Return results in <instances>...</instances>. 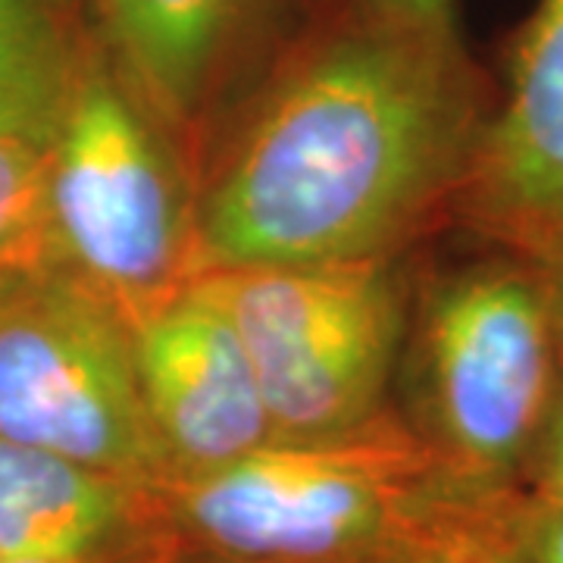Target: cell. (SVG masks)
Returning <instances> with one entry per match:
<instances>
[{"label":"cell","instance_id":"1","mask_svg":"<svg viewBox=\"0 0 563 563\" xmlns=\"http://www.w3.org/2000/svg\"><path fill=\"white\" fill-rule=\"evenodd\" d=\"M492 98L454 20L332 0L195 195V276L395 257L451 217Z\"/></svg>","mask_w":563,"mask_h":563},{"label":"cell","instance_id":"2","mask_svg":"<svg viewBox=\"0 0 563 563\" xmlns=\"http://www.w3.org/2000/svg\"><path fill=\"white\" fill-rule=\"evenodd\" d=\"M520 492L461 483L401 413L147 488L161 563H426L507 548Z\"/></svg>","mask_w":563,"mask_h":563},{"label":"cell","instance_id":"3","mask_svg":"<svg viewBox=\"0 0 563 563\" xmlns=\"http://www.w3.org/2000/svg\"><path fill=\"white\" fill-rule=\"evenodd\" d=\"M410 347V413L442 463L473 488L523 492L526 466L563 395L548 273L485 247L422 295Z\"/></svg>","mask_w":563,"mask_h":563},{"label":"cell","instance_id":"4","mask_svg":"<svg viewBox=\"0 0 563 563\" xmlns=\"http://www.w3.org/2000/svg\"><path fill=\"white\" fill-rule=\"evenodd\" d=\"M44 217L51 261L129 322L195 276V195L101 41L44 147Z\"/></svg>","mask_w":563,"mask_h":563},{"label":"cell","instance_id":"5","mask_svg":"<svg viewBox=\"0 0 563 563\" xmlns=\"http://www.w3.org/2000/svg\"><path fill=\"white\" fill-rule=\"evenodd\" d=\"M195 279L242 339L276 439H322L376 420L407 339L391 257L254 263Z\"/></svg>","mask_w":563,"mask_h":563},{"label":"cell","instance_id":"6","mask_svg":"<svg viewBox=\"0 0 563 563\" xmlns=\"http://www.w3.org/2000/svg\"><path fill=\"white\" fill-rule=\"evenodd\" d=\"M0 439L135 483L169 476L141 401L132 325L57 261L0 273Z\"/></svg>","mask_w":563,"mask_h":563},{"label":"cell","instance_id":"7","mask_svg":"<svg viewBox=\"0 0 563 563\" xmlns=\"http://www.w3.org/2000/svg\"><path fill=\"white\" fill-rule=\"evenodd\" d=\"M451 217L485 247L563 266V0H536L507 41Z\"/></svg>","mask_w":563,"mask_h":563},{"label":"cell","instance_id":"8","mask_svg":"<svg viewBox=\"0 0 563 563\" xmlns=\"http://www.w3.org/2000/svg\"><path fill=\"white\" fill-rule=\"evenodd\" d=\"M129 325L141 401L169 476L239 461L276 439L242 339L201 279L191 276Z\"/></svg>","mask_w":563,"mask_h":563},{"label":"cell","instance_id":"9","mask_svg":"<svg viewBox=\"0 0 563 563\" xmlns=\"http://www.w3.org/2000/svg\"><path fill=\"white\" fill-rule=\"evenodd\" d=\"M125 85L166 132H188L285 0H85Z\"/></svg>","mask_w":563,"mask_h":563},{"label":"cell","instance_id":"10","mask_svg":"<svg viewBox=\"0 0 563 563\" xmlns=\"http://www.w3.org/2000/svg\"><path fill=\"white\" fill-rule=\"evenodd\" d=\"M147 488L0 439V561L147 558Z\"/></svg>","mask_w":563,"mask_h":563},{"label":"cell","instance_id":"11","mask_svg":"<svg viewBox=\"0 0 563 563\" xmlns=\"http://www.w3.org/2000/svg\"><path fill=\"white\" fill-rule=\"evenodd\" d=\"M85 0H0V135L47 147L95 47Z\"/></svg>","mask_w":563,"mask_h":563},{"label":"cell","instance_id":"12","mask_svg":"<svg viewBox=\"0 0 563 563\" xmlns=\"http://www.w3.org/2000/svg\"><path fill=\"white\" fill-rule=\"evenodd\" d=\"M51 261L44 147L0 135V273Z\"/></svg>","mask_w":563,"mask_h":563},{"label":"cell","instance_id":"13","mask_svg":"<svg viewBox=\"0 0 563 563\" xmlns=\"http://www.w3.org/2000/svg\"><path fill=\"white\" fill-rule=\"evenodd\" d=\"M510 563H563V504L523 492L510 526Z\"/></svg>","mask_w":563,"mask_h":563},{"label":"cell","instance_id":"14","mask_svg":"<svg viewBox=\"0 0 563 563\" xmlns=\"http://www.w3.org/2000/svg\"><path fill=\"white\" fill-rule=\"evenodd\" d=\"M523 492L539 501L563 504V395L526 466Z\"/></svg>","mask_w":563,"mask_h":563},{"label":"cell","instance_id":"15","mask_svg":"<svg viewBox=\"0 0 563 563\" xmlns=\"http://www.w3.org/2000/svg\"><path fill=\"white\" fill-rule=\"evenodd\" d=\"M388 13L420 16V20H454V0H354Z\"/></svg>","mask_w":563,"mask_h":563},{"label":"cell","instance_id":"16","mask_svg":"<svg viewBox=\"0 0 563 563\" xmlns=\"http://www.w3.org/2000/svg\"><path fill=\"white\" fill-rule=\"evenodd\" d=\"M548 282H551L554 322H558V342H561V357H563V266L561 269H551V273H548Z\"/></svg>","mask_w":563,"mask_h":563},{"label":"cell","instance_id":"17","mask_svg":"<svg viewBox=\"0 0 563 563\" xmlns=\"http://www.w3.org/2000/svg\"><path fill=\"white\" fill-rule=\"evenodd\" d=\"M3 563H161L151 558H69V561H3Z\"/></svg>","mask_w":563,"mask_h":563},{"label":"cell","instance_id":"18","mask_svg":"<svg viewBox=\"0 0 563 563\" xmlns=\"http://www.w3.org/2000/svg\"><path fill=\"white\" fill-rule=\"evenodd\" d=\"M426 563H510V558L507 554H473V558H442V561Z\"/></svg>","mask_w":563,"mask_h":563},{"label":"cell","instance_id":"19","mask_svg":"<svg viewBox=\"0 0 563 563\" xmlns=\"http://www.w3.org/2000/svg\"><path fill=\"white\" fill-rule=\"evenodd\" d=\"M0 563H3V561H0Z\"/></svg>","mask_w":563,"mask_h":563}]
</instances>
